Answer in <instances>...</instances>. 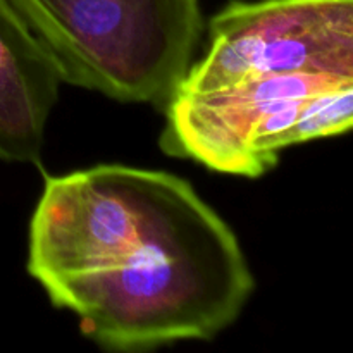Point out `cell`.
<instances>
[{"mask_svg": "<svg viewBox=\"0 0 353 353\" xmlns=\"http://www.w3.org/2000/svg\"><path fill=\"white\" fill-rule=\"evenodd\" d=\"M26 268L112 352L210 340L255 288L236 234L188 181L119 164L45 179Z\"/></svg>", "mask_w": 353, "mask_h": 353, "instance_id": "cell-1", "label": "cell"}, {"mask_svg": "<svg viewBox=\"0 0 353 353\" xmlns=\"http://www.w3.org/2000/svg\"><path fill=\"white\" fill-rule=\"evenodd\" d=\"M55 59L62 81L164 107L202 34L199 0H7Z\"/></svg>", "mask_w": 353, "mask_h": 353, "instance_id": "cell-2", "label": "cell"}, {"mask_svg": "<svg viewBox=\"0 0 353 353\" xmlns=\"http://www.w3.org/2000/svg\"><path fill=\"white\" fill-rule=\"evenodd\" d=\"M164 112L162 152L221 174L261 178L286 148L350 130L353 76H257L207 92H176Z\"/></svg>", "mask_w": 353, "mask_h": 353, "instance_id": "cell-3", "label": "cell"}, {"mask_svg": "<svg viewBox=\"0 0 353 353\" xmlns=\"http://www.w3.org/2000/svg\"><path fill=\"white\" fill-rule=\"evenodd\" d=\"M290 72L353 76V0H233L209 23V47L178 92Z\"/></svg>", "mask_w": 353, "mask_h": 353, "instance_id": "cell-4", "label": "cell"}, {"mask_svg": "<svg viewBox=\"0 0 353 353\" xmlns=\"http://www.w3.org/2000/svg\"><path fill=\"white\" fill-rule=\"evenodd\" d=\"M62 74L50 52L0 0V161L40 164Z\"/></svg>", "mask_w": 353, "mask_h": 353, "instance_id": "cell-5", "label": "cell"}]
</instances>
